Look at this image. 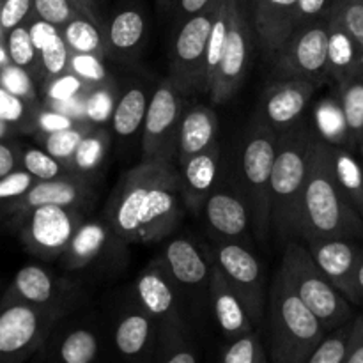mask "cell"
Masks as SVG:
<instances>
[{"label": "cell", "instance_id": "1", "mask_svg": "<svg viewBox=\"0 0 363 363\" xmlns=\"http://www.w3.org/2000/svg\"><path fill=\"white\" fill-rule=\"evenodd\" d=\"M183 181L170 158H145L126 172L110 202V222L121 240L151 243L172 233L181 218Z\"/></svg>", "mask_w": 363, "mask_h": 363}, {"label": "cell", "instance_id": "2", "mask_svg": "<svg viewBox=\"0 0 363 363\" xmlns=\"http://www.w3.org/2000/svg\"><path fill=\"white\" fill-rule=\"evenodd\" d=\"M363 216L340 188L333 170L332 144L315 138L311 152L301 208L300 240L305 243L326 238H362Z\"/></svg>", "mask_w": 363, "mask_h": 363}, {"label": "cell", "instance_id": "3", "mask_svg": "<svg viewBox=\"0 0 363 363\" xmlns=\"http://www.w3.org/2000/svg\"><path fill=\"white\" fill-rule=\"evenodd\" d=\"M315 135L307 128L286 130L277 140L269 195H272V230L277 241L289 243L300 238L301 208Z\"/></svg>", "mask_w": 363, "mask_h": 363}, {"label": "cell", "instance_id": "4", "mask_svg": "<svg viewBox=\"0 0 363 363\" xmlns=\"http://www.w3.org/2000/svg\"><path fill=\"white\" fill-rule=\"evenodd\" d=\"M269 358L275 363H307L326 335L318 315L277 273L269 291Z\"/></svg>", "mask_w": 363, "mask_h": 363}, {"label": "cell", "instance_id": "5", "mask_svg": "<svg viewBox=\"0 0 363 363\" xmlns=\"http://www.w3.org/2000/svg\"><path fill=\"white\" fill-rule=\"evenodd\" d=\"M279 275L291 291L314 312L326 332L351 321L350 300L333 286L312 257L307 245L286 243Z\"/></svg>", "mask_w": 363, "mask_h": 363}, {"label": "cell", "instance_id": "6", "mask_svg": "<svg viewBox=\"0 0 363 363\" xmlns=\"http://www.w3.org/2000/svg\"><path fill=\"white\" fill-rule=\"evenodd\" d=\"M279 135L268 124H259L243 147L241 167H243V186L247 197L250 222L255 236L261 241L268 238L272 230V183L273 163L277 156Z\"/></svg>", "mask_w": 363, "mask_h": 363}, {"label": "cell", "instance_id": "7", "mask_svg": "<svg viewBox=\"0 0 363 363\" xmlns=\"http://www.w3.org/2000/svg\"><path fill=\"white\" fill-rule=\"evenodd\" d=\"M216 9H218V0H215L202 13L188 18L177 32L169 78L176 84L181 94L208 92L206 52H208V41Z\"/></svg>", "mask_w": 363, "mask_h": 363}, {"label": "cell", "instance_id": "8", "mask_svg": "<svg viewBox=\"0 0 363 363\" xmlns=\"http://www.w3.org/2000/svg\"><path fill=\"white\" fill-rule=\"evenodd\" d=\"M328 20L319 18L293 32L275 55V73L284 78H303L319 85L328 77Z\"/></svg>", "mask_w": 363, "mask_h": 363}, {"label": "cell", "instance_id": "9", "mask_svg": "<svg viewBox=\"0 0 363 363\" xmlns=\"http://www.w3.org/2000/svg\"><path fill=\"white\" fill-rule=\"evenodd\" d=\"M252 53V32L240 0H229V32L222 60L209 94L215 103H225L243 85Z\"/></svg>", "mask_w": 363, "mask_h": 363}, {"label": "cell", "instance_id": "10", "mask_svg": "<svg viewBox=\"0 0 363 363\" xmlns=\"http://www.w3.org/2000/svg\"><path fill=\"white\" fill-rule=\"evenodd\" d=\"M181 92L172 80L160 84L147 105L142 133V151L145 158H170V152L177 147L183 105Z\"/></svg>", "mask_w": 363, "mask_h": 363}, {"label": "cell", "instance_id": "11", "mask_svg": "<svg viewBox=\"0 0 363 363\" xmlns=\"http://www.w3.org/2000/svg\"><path fill=\"white\" fill-rule=\"evenodd\" d=\"M216 264L225 273L227 280L240 294L252 323L259 325L264 319L266 293L261 264L257 257L238 243H223L216 250Z\"/></svg>", "mask_w": 363, "mask_h": 363}, {"label": "cell", "instance_id": "12", "mask_svg": "<svg viewBox=\"0 0 363 363\" xmlns=\"http://www.w3.org/2000/svg\"><path fill=\"white\" fill-rule=\"evenodd\" d=\"M305 245L308 247L321 272L328 277L330 282L347 300L358 305L354 277H357V268L360 262V248L351 243V240L347 238H326V240L311 241Z\"/></svg>", "mask_w": 363, "mask_h": 363}, {"label": "cell", "instance_id": "13", "mask_svg": "<svg viewBox=\"0 0 363 363\" xmlns=\"http://www.w3.org/2000/svg\"><path fill=\"white\" fill-rule=\"evenodd\" d=\"M318 85L303 78H284L268 89L262 99L261 113L264 124L275 131H286L300 119Z\"/></svg>", "mask_w": 363, "mask_h": 363}, {"label": "cell", "instance_id": "14", "mask_svg": "<svg viewBox=\"0 0 363 363\" xmlns=\"http://www.w3.org/2000/svg\"><path fill=\"white\" fill-rule=\"evenodd\" d=\"M135 289H137V296L142 308L147 314H151L156 319H162L165 326L183 328L176 307L174 279L167 268L165 261L152 262L149 268H145L138 275Z\"/></svg>", "mask_w": 363, "mask_h": 363}, {"label": "cell", "instance_id": "15", "mask_svg": "<svg viewBox=\"0 0 363 363\" xmlns=\"http://www.w3.org/2000/svg\"><path fill=\"white\" fill-rule=\"evenodd\" d=\"M298 0H254V28L262 50L275 57L296 30Z\"/></svg>", "mask_w": 363, "mask_h": 363}, {"label": "cell", "instance_id": "16", "mask_svg": "<svg viewBox=\"0 0 363 363\" xmlns=\"http://www.w3.org/2000/svg\"><path fill=\"white\" fill-rule=\"evenodd\" d=\"M82 223L80 213L64 206H39L30 220V236L41 250L66 252L71 238Z\"/></svg>", "mask_w": 363, "mask_h": 363}, {"label": "cell", "instance_id": "17", "mask_svg": "<svg viewBox=\"0 0 363 363\" xmlns=\"http://www.w3.org/2000/svg\"><path fill=\"white\" fill-rule=\"evenodd\" d=\"M220 149L211 144L204 151L183 160L181 163V181H183V199L188 208L202 209L204 202L213 194L218 174Z\"/></svg>", "mask_w": 363, "mask_h": 363}, {"label": "cell", "instance_id": "18", "mask_svg": "<svg viewBox=\"0 0 363 363\" xmlns=\"http://www.w3.org/2000/svg\"><path fill=\"white\" fill-rule=\"evenodd\" d=\"M209 280H211L209 291H211L213 311L220 330L229 337H240L252 332V319L245 308V303L218 264L213 266Z\"/></svg>", "mask_w": 363, "mask_h": 363}, {"label": "cell", "instance_id": "19", "mask_svg": "<svg viewBox=\"0 0 363 363\" xmlns=\"http://www.w3.org/2000/svg\"><path fill=\"white\" fill-rule=\"evenodd\" d=\"M206 220L223 238H240L250 222L247 202L234 197L229 191H213L204 202Z\"/></svg>", "mask_w": 363, "mask_h": 363}, {"label": "cell", "instance_id": "20", "mask_svg": "<svg viewBox=\"0 0 363 363\" xmlns=\"http://www.w3.org/2000/svg\"><path fill=\"white\" fill-rule=\"evenodd\" d=\"M218 119L215 112L206 106H194L181 117L177 130V155L179 162L204 151L215 144Z\"/></svg>", "mask_w": 363, "mask_h": 363}, {"label": "cell", "instance_id": "21", "mask_svg": "<svg viewBox=\"0 0 363 363\" xmlns=\"http://www.w3.org/2000/svg\"><path fill=\"white\" fill-rule=\"evenodd\" d=\"M163 261L174 282L184 287L202 286L209 279L208 261L202 257L201 250L190 240L177 238L170 241L163 254Z\"/></svg>", "mask_w": 363, "mask_h": 363}, {"label": "cell", "instance_id": "22", "mask_svg": "<svg viewBox=\"0 0 363 363\" xmlns=\"http://www.w3.org/2000/svg\"><path fill=\"white\" fill-rule=\"evenodd\" d=\"M94 197L92 188L84 179H43L28 190L27 204L30 208L39 206H64V208H82Z\"/></svg>", "mask_w": 363, "mask_h": 363}, {"label": "cell", "instance_id": "23", "mask_svg": "<svg viewBox=\"0 0 363 363\" xmlns=\"http://www.w3.org/2000/svg\"><path fill=\"white\" fill-rule=\"evenodd\" d=\"M328 38V77L344 84L363 77V52L353 38L339 25L330 23Z\"/></svg>", "mask_w": 363, "mask_h": 363}, {"label": "cell", "instance_id": "24", "mask_svg": "<svg viewBox=\"0 0 363 363\" xmlns=\"http://www.w3.org/2000/svg\"><path fill=\"white\" fill-rule=\"evenodd\" d=\"M39 319L28 307H13L0 315V351L14 353L32 342L38 333Z\"/></svg>", "mask_w": 363, "mask_h": 363}, {"label": "cell", "instance_id": "25", "mask_svg": "<svg viewBox=\"0 0 363 363\" xmlns=\"http://www.w3.org/2000/svg\"><path fill=\"white\" fill-rule=\"evenodd\" d=\"M108 233L101 222H82L66 248V266L73 269L91 264L105 248Z\"/></svg>", "mask_w": 363, "mask_h": 363}, {"label": "cell", "instance_id": "26", "mask_svg": "<svg viewBox=\"0 0 363 363\" xmlns=\"http://www.w3.org/2000/svg\"><path fill=\"white\" fill-rule=\"evenodd\" d=\"M151 337L152 315L142 308L121 319L116 330V346L123 357H138L145 351Z\"/></svg>", "mask_w": 363, "mask_h": 363}, {"label": "cell", "instance_id": "27", "mask_svg": "<svg viewBox=\"0 0 363 363\" xmlns=\"http://www.w3.org/2000/svg\"><path fill=\"white\" fill-rule=\"evenodd\" d=\"M147 98L140 87H133L124 92L116 103L112 116V126L119 137H131L144 126L147 112Z\"/></svg>", "mask_w": 363, "mask_h": 363}, {"label": "cell", "instance_id": "28", "mask_svg": "<svg viewBox=\"0 0 363 363\" xmlns=\"http://www.w3.org/2000/svg\"><path fill=\"white\" fill-rule=\"evenodd\" d=\"M332 158H333V170L339 179L340 188L344 190L346 197L350 199L351 204L357 208V211L363 216V169L360 163L354 160L353 155H350L344 149H339L335 144H332Z\"/></svg>", "mask_w": 363, "mask_h": 363}, {"label": "cell", "instance_id": "29", "mask_svg": "<svg viewBox=\"0 0 363 363\" xmlns=\"http://www.w3.org/2000/svg\"><path fill=\"white\" fill-rule=\"evenodd\" d=\"M62 35L71 52L96 53L101 57L105 53V38L101 30L96 27V21L84 13H78L73 20L64 25Z\"/></svg>", "mask_w": 363, "mask_h": 363}, {"label": "cell", "instance_id": "30", "mask_svg": "<svg viewBox=\"0 0 363 363\" xmlns=\"http://www.w3.org/2000/svg\"><path fill=\"white\" fill-rule=\"evenodd\" d=\"M145 20L140 11L137 9H124L113 16L108 27L110 46L119 52H130L144 38Z\"/></svg>", "mask_w": 363, "mask_h": 363}, {"label": "cell", "instance_id": "31", "mask_svg": "<svg viewBox=\"0 0 363 363\" xmlns=\"http://www.w3.org/2000/svg\"><path fill=\"white\" fill-rule=\"evenodd\" d=\"M340 108L347 126V137L357 142L363 137V77L340 84Z\"/></svg>", "mask_w": 363, "mask_h": 363}, {"label": "cell", "instance_id": "32", "mask_svg": "<svg viewBox=\"0 0 363 363\" xmlns=\"http://www.w3.org/2000/svg\"><path fill=\"white\" fill-rule=\"evenodd\" d=\"M108 145L110 137L105 130H89L73 156L74 169L82 174L94 172L103 163Z\"/></svg>", "mask_w": 363, "mask_h": 363}, {"label": "cell", "instance_id": "33", "mask_svg": "<svg viewBox=\"0 0 363 363\" xmlns=\"http://www.w3.org/2000/svg\"><path fill=\"white\" fill-rule=\"evenodd\" d=\"M326 20L344 28L363 52V0H335Z\"/></svg>", "mask_w": 363, "mask_h": 363}, {"label": "cell", "instance_id": "34", "mask_svg": "<svg viewBox=\"0 0 363 363\" xmlns=\"http://www.w3.org/2000/svg\"><path fill=\"white\" fill-rule=\"evenodd\" d=\"M351 328H353V321H347L337 326L335 332L330 337H323L307 363H346Z\"/></svg>", "mask_w": 363, "mask_h": 363}, {"label": "cell", "instance_id": "35", "mask_svg": "<svg viewBox=\"0 0 363 363\" xmlns=\"http://www.w3.org/2000/svg\"><path fill=\"white\" fill-rule=\"evenodd\" d=\"M16 289L34 303H46L53 294V282L48 273L38 266H27L16 275Z\"/></svg>", "mask_w": 363, "mask_h": 363}, {"label": "cell", "instance_id": "36", "mask_svg": "<svg viewBox=\"0 0 363 363\" xmlns=\"http://www.w3.org/2000/svg\"><path fill=\"white\" fill-rule=\"evenodd\" d=\"M116 103V94L108 84L92 85L84 98L85 119L92 124L106 123L112 119Z\"/></svg>", "mask_w": 363, "mask_h": 363}, {"label": "cell", "instance_id": "37", "mask_svg": "<svg viewBox=\"0 0 363 363\" xmlns=\"http://www.w3.org/2000/svg\"><path fill=\"white\" fill-rule=\"evenodd\" d=\"M87 123L89 121H82V123H78L73 128L48 133V138H46V151L52 156H55L57 160H60V162L73 160L82 138L91 130V124Z\"/></svg>", "mask_w": 363, "mask_h": 363}, {"label": "cell", "instance_id": "38", "mask_svg": "<svg viewBox=\"0 0 363 363\" xmlns=\"http://www.w3.org/2000/svg\"><path fill=\"white\" fill-rule=\"evenodd\" d=\"M315 119H318L319 131L330 144H337V142H344L350 138L340 103L333 101V99L323 101L315 112Z\"/></svg>", "mask_w": 363, "mask_h": 363}, {"label": "cell", "instance_id": "39", "mask_svg": "<svg viewBox=\"0 0 363 363\" xmlns=\"http://www.w3.org/2000/svg\"><path fill=\"white\" fill-rule=\"evenodd\" d=\"M96 354H98V340L89 330H74L60 346V357L66 363H91Z\"/></svg>", "mask_w": 363, "mask_h": 363}, {"label": "cell", "instance_id": "40", "mask_svg": "<svg viewBox=\"0 0 363 363\" xmlns=\"http://www.w3.org/2000/svg\"><path fill=\"white\" fill-rule=\"evenodd\" d=\"M268 360L257 333L247 332L236 337L222 353L223 363H264Z\"/></svg>", "mask_w": 363, "mask_h": 363}, {"label": "cell", "instance_id": "41", "mask_svg": "<svg viewBox=\"0 0 363 363\" xmlns=\"http://www.w3.org/2000/svg\"><path fill=\"white\" fill-rule=\"evenodd\" d=\"M69 67L74 74L91 85L106 84V78H108L101 55H96V53L71 52Z\"/></svg>", "mask_w": 363, "mask_h": 363}, {"label": "cell", "instance_id": "42", "mask_svg": "<svg viewBox=\"0 0 363 363\" xmlns=\"http://www.w3.org/2000/svg\"><path fill=\"white\" fill-rule=\"evenodd\" d=\"M41 59H43V66L45 69L48 71L52 77H59L66 71V67L69 66V57H71V50L67 46L66 39H64L62 32L53 35L41 50Z\"/></svg>", "mask_w": 363, "mask_h": 363}, {"label": "cell", "instance_id": "43", "mask_svg": "<svg viewBox=\"0 0 363 363\" xmlns=\"http://www.w3.org/2000/svg\"><path fill=\"white\" fill-rule=\"evenodd\" d=\"M34 9L43 20L59 28H62L67 21L80 13L71 0H34Z\"/></svg>", "mask_w": 363, "mask_h": 363}, {"label": "cell", "instance_id": "44", "mask_svg": "<svg viewBox=\"0 0 363 363\" xmlns=\"http://www.w3.org/2000/svg\"><path fill=\"white\" fill-rule=\"evenodd\" d=\"M91 87H92L91 84L82 80L78 74H74L73 71H71V73L59 74V77L50 84L48 98L52 99V101H64V99L85 96Z\"/></svg>", "mask_w": 363, "mask_h": 363}, {"label": "cell", "instance_id": "45", "mask_svg": "<svg viewBox=\"0 0 363 363\" xmlns=\"http://www.w3.org/2000/svg\"><path fill=\"white\" fill-rule=\"evenodd\" d=\"M25 169L39 179H55L60 174V163L55 156L50 155L48 151L43 152L38 149L27 151L23 158Z\"/></svg>", "mask_w": 363, "mask_h": 363}, {"label": "cell", "instance_id": "46", "mask_svg": "<svg viewBox=\"0 0 363 363\" xmlns=\"http://www.w3.org/2000/svg\"><path fill=\"white\" fill-rule=\"evenodd\" d=\"M9 52L11 59L14 60L16 66H27L34 59L35 46L32 43L30 32L27 28L16 27L9 35Z\"/></svg>", "mask_w": 363, "mask_h": 363}, {"label": "cell", "instance_id": "47", "mask_svg": "<svg viewBox=\"0 0 363 363\" xmlns=\"http://www.w3.org/2000/svg\"><path fill=\"white\" fill-rule=\"evenodd\" d=\"M335 0H298L296 4V28L312 21L325 18L328 14L330 7Z\"/></svg>", "mask_w": 363, "mask_h": 363}, {"label": "cell", "instance_id": "48", "mask_svg": "<svg viewBox=\"0 0 363 363\" xmlns=\"http://www.w3.org/2000/svg\"><path fill=\"white\" fill-rule=\"evenodd\" d=\"M2 84L4 87L14 96H30L32 94V85L28 74L21 69V66H9L4 69L2 73Z\"/></svg>", "mask_w": 363, "mask_h": 363}, {"label": "cell", "instance_id": "49", "mask_svg": "<svg viewBox=\"0 0 363 363\" xmlns=\"http://www.w3.org/2000/svg\"><path fill=\"white\" fill-rule=\"evenodd\" d=\"M32 174L30 172H14L7 174L0 179V199L18 197L30 190Z\"/></svg>", "mask_w": 363, "mask_h": 363}, {"label": "cell", "instance_id": "50", "mask_svg": "<svg viewBox=\"0 0 363 363\" xmlns=\"http://www.w3.org/2000/svg\"><path fill=\"white\" fill-rule=\"evenodd\" d=\"M34 0H6L0 11V25L6 28H14L30 9Z\"/></svg>", "mask_w": 363, "mask_h": 363}, {"label": "cell", "instance_id": "51", "mask_svg": "<svg viewBox=\"0 0 363 363\" xmlns=\"http://www.w3.org/2000/svg\"><path fill=\"white\" fill-rule=\"evenodd\" d=\"M82 121L87 119H74V117L66 116V113L52 110V112H45L39 116V126H41V130H45L46 133H53V131L67 130V128L77 126Z\"/></svg>", "mask_w": 363, "mask_h": 363}, {"label": "cell", "instance_id": "52", "mask_svg": "<svg viewBox=\"0 0 363 363\" xmlns=\"http://www.w3.org/2000/svg\"><path fill=\"white\" fill-rule=\"evenodd\" d=\"M162 360L167 363H195L199 360V357L197 353L184 342L183 337L177 335L176 344L167 342L165 354L162 357Z\"/></svg>", "mask_w": 363, "mask_h": 363}, {"label": "cell", "instance_id": "53", "mask_svg": "<svg viewBox=\"0 0 363 363\" xmlns=\"http://www.w3.org/2000/svg\"><path fill=\"white\" fill-rule=\"evenodd\" d=\"M346 363H363V315L353 319Z\"/></svg>", "mask_w": 363, "mask_h": 363}, {"label": "cell", "instance_id": "54", "mask_svg": "<svg viewBox=\"0 0 363 363\" xmlns=\"http://www.w3.org/2000/svg\"><path fill=\"white\" fill-rule=\"evenodd\" d=\"M21 113H23V105H21L20 98L7 89H0V119L18 121Z\"/></svg>", "mask_w": 363, "mask_h": 363}, {"label": "cell", "instance_id": "55", "mask_svg": "<svg viewBox=\"0 0 363 363\" xmlns=\"http://www.w3.org/2000/svg\"><path fill=\"white\" fill-rule=\"evenodd\" d=\"M28 32H30V38H32V43H34L35 50L39 52V50H41L43 46L53 38V35L59 34V27H55L53 23H50V21L43 20L41 18V20L35 21V23L32 25Z\"/></svg>", "mask_w": 363, "mask_h": 363}, {"label": "cell", "instance_id": "56", "mask_svg": "<svg viewBox=\"0 0 363 363\" xmlns=\"http://www.w3.org/2000/svg\"><path fill=\"white\" fill-rule=\"evenodd\" d=\"M215 0H179V11L184 16H194V14L202 13L204 9H208Z\"/></svg>", "mask_w": 363, "mask_h": 363}, {"label": "cell", "instance_id": "57", "mask_svg": "<svg viewBox=\"0 0 363 363\" xmlns=\"http://www.w3.org/2000/svg\"><path fill=\"white\" fill-rule=\"evenodd\" d=\"M13 167H14L13 152H11L6 145H0V177L11 174Z\"/></svg>", "mask_w": 363, "mask_h": 363}, {"label": "cell", "instance_id": "58", "mask_svg": "<svg viewBox=\"0 0 363 363\" xmlns=\"http://www.w3.org/2000/svg\"><path fill=\"white\" fill-rule=\"evenodd\" d=\"M71 2H73L74 6H77V9L80 11V13H84L85 16L98 21V13H96L94 9V0H71Z\"/></svg>", "mask_w": 363, "mask_h": 363}, {"label": "cell", "instance_id": "59", "mask_svg": "<svg viewBox=\"0 0 363 363\" xmlns=\"http://www.w3.org/2000/svg\"><path fill=\"white\" fill-rule=\"evenodd\" d=\"M354 286H357L358 305H363V250L360 255V262H358V268H357V277H354Z\"/></svg>", "mask_w": 363, "mask_h": 363}, {"label": "cell", "instance_id": "60", "mask_svg": "<svg viewBox=\"0 0 363 363\" xmlns=\"http://www.w3.org/2000/svg\"><path fill=\"white\" fill-rule=\"evenodd\" d=\"M4 133H6V124H4L2 119H0V137H2Z\"/></svg>", "mask_w": 363, "mask_h": 363}, {"label": "cell", "instance_id": "61", "mask_svg": "<svg viewBox=\"0 0 363 363\" xmlns=\"http://www.w3.org/2000/svg\"><path fill=\"white\" fill-rule=\"evenodd\" d=\"M4 62V53H2V50H0V64Z\"/></svg>", "mask_w": 363, "mask_h": 363}, {"label": "cell", "instance_id": "62", "mask_svg": "<svg viewBox=\"0 0 363 363\" xmlns=\"http://www.w3.org/2000/svg\"><path fill=\"white\" fill-rule=\"evenodd\" d=\"M360 145H362V152H363V137H362V140H360Z\"/></svg>", "mask_w": 363, "mask_h": 363}, {"label": "cell", "instance_id": "63", "mask_svg": "<svg viewBox=\"0 0 363 363\" xmlns=\"http://www.w3.org/2000/svg\"><path fill=\"white\" fill-rule=\"evenodd\" d=\"M252 2H254V0H250V4H252Z\"/></svg>", "mask_w": 363, "mask_h": 363}]
</instances>
